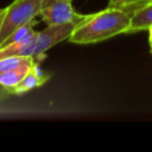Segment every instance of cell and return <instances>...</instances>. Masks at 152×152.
<instances>
[{"mask_svg": "<svg viewBox=\"0 0 152 152\" xmlns=\"http://www.w3.org/2000/svg\"><path fill=\"white\" fill-rule=\"evenodd\" d=\"M39 17L45 25H61L80 23L86 14L76 12L72 7V0H46Z\"/></svg>", "mask_w": 152, "mask_h": 152, "instance_id": "277c9868", "label": "cell"}, {"mask_svg": "<svg viewBox=\"0 0 152 152\" xmlns=\"http://www.w3.org/2000/svg\"><path fill=\"white\" fill-rule=\"evenodd\" d=\"M75 26H76V23L61 24V25H46L45 28L40 31H36L31 40L26 43L24 46L15 50L13 55L27 56L33 58L44 57L48 50H50L58 43L68 39L72 30L75 28Z\"/></svg>", "mask_w": 152, "mask_h": 152, "instance_id": "7a4b0ae2", "label": "cell"}, {"mask_svg": "<svg viewBox=\"0 0 152 152\" xmlns=\"http://www.w3.org/2000/svg\"><path fill=\"white\" fill-rule=\"evenodd\" d=\"M46 0H14L7 6L6 15L0 28V45L19 26L36 19Z\"/></svg>", "mask_w": 152, "mask_h": 152, "instance_id": "3957f363", "label": "cell"}, {"mask_svg": "<svg viewBox=\"0 0 152 152\" xmlns=\"http://www.w3.org/2000/svg\"><path fill=\"white\" fill-rule=\"evenodd\" d=\"M131 23V13L125 8L107 7L97 13L86 14L76 24L68 40L74 44H93L127 33Z\"/></svg>", "mask_w": 152, "mask_h": 152, "instance_id": "6da1fadb", "label": "cell"}, {"mask_svg": "<svg viewBox=\"0 0 152 152\" xmlns=\"http://www.w3.org/2000/svg\"><path fill=\"white\" fill-rule=\"evenodd\" d=\"M138 1H144V0H109L108 6L109 7H118V8H126Z\"/></svg>", "mask_w": 152, "mask_h": 152, "instance_id": "9c48e42d", "label": "cell"}, {"mask_svg": "<svg viewBox=\"0 0 152 152\" xmlns=\"http://www.w3.org/2000/svg\"><path fill=\"white\" fill-rule=\"evenodd\" d=\"M152 27V2H145L131 13V23L127 33L144 31Z\"/></svg>", "mask_w": 152, "mask_h": 152, "instance_id": "8992f818", "label": "cell"}, {"mask_svg": "<svg viewBox=\"0 0 152 152\" xmlns=\"http://www.w3.org/2000/svg\"><path fill=\"white\" fill-rule=\"evenodd\" d=\"M6 11H7V7H2V8H0V28H1L2 21H4L5 15H6Z\"/></svg>", "mask_w": 152, "mask_h": 152, "instance_id": "8fae6325", "label": "cell"}, {"mask_svg": "<svg viewBox=\"0 0 152 152\" xmlns=\"http://www.w3.org/2000/svg\"><path fill=\"white\" fill-rule=\"evenodd\" d=\"M150 44H151V50H152V39H150Z\"/></svg>", "mask_w": 152, "mask_h": 152, "instance_id": "4fadbf2b", "label": "cell"}, {"mask_svg": "<svg viewBox=\"0 0 152 152\" xmlns=\"http://www.w3.org/2000/svg\"><path fill=\"white\" fill-rule=\"evenodd\" d=\"M36 63V62H34ZM33 63V64H34ZM26 65V66H21L14 70H10V71H5V72H0V86H2L4 88L8 89L12 93V89L15 88L21 80L25 77V75L30 71V69L32 68V65Z\"/></svg>", "mask_w": 152, "mask_h": 152, "instance_id": "52a82bcc", "label": "cell"}, {"mask_svg": "<svg viewBox=\"0 0 152 152\" xmlns=\"http://www.w3.org/2000/svg\"><path fill=\"white\" fill-rule=\"evenodd\" d=\"M36 62V58L27 57V56H19V55H12L0 58V72L14 70L21 66L31 65Z\"/></svg>", "mask_w": 152, "mask_h": 152, "instance_id": "ba28073f", "label": "cell"}, {"mask_svg": "<svg viewBox=\"0 0 152 152\" xmlns=\"http://www.w3.org/2000/svg\"><path fill=\"white\" fill-rule=\"evenodd\" d=\"M10 96H12V93L8 89H6L2 86H0V102L6 100V99H8Z\"/></svg>", "mask_w": 152, "mask_h": 152, "instance_id": "30bf717a", "label": "cell"}, {"mask_svg": "<svg viewBox=\"0 0 152 152\" xmlns=\"http://www.w3.org/2000/svg\"><path fill=\"white\" fill-rule=\"evenodd\" d=\"M50 75L49 74H44L40 68H39V64L36 62L32 68L30 69V71L25 75V77L21 80V82L12 89V95H24L28 91H31L32 89L34 88H38V87H42L44 83H46L49 80H50Z\"/></svg>", "mask_w": 152, "mask_h": 152, "instance_id": "5b68a950", "label": "cell"}, {"mask_svg": "<svg viewBox=\"0 0 152 152\" xmlns=\"http://www.w3.org/2000/svg\"><path fill=\"white\" fill-rule=\"evenodd\" d=\"M148 31H150V39H152V27L148 28Z\"/></svg>", "mask_w": 152, "mask_h": 152, "instance_id": "7c38bea8", "label": "cell"}]
</instances>
